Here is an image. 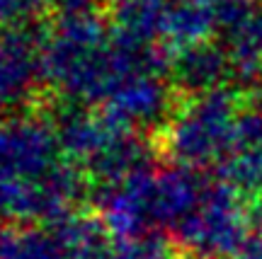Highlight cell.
<instances>
[{
	"instance_id": "1",
	"label": "cell",
	"mask_w": 262,
	"mask_h": 259,
	"mask_svg": "<svg viewBox=\"0 0 262 259\" xmlns=\"http://www.w3.org/2000/svg\"><path fill=\"white\" fill-rule=\"evenodd\" d=\"M61 143L34 121L0 126V221H56L80 194V177L58 155Z\"/></svg>"
},
{
	"instance_id": "2",
	"label": "cell",
	"mask_w": 262,
	"mask_h": 259,
	"mask_svg": "<svg viewBox=\"0 0 262 259\" xmlns=\"http://www.w3.org/2000/svg\"><path fill=\"white\" fill-rule=\"evenodd\" d=\"M250 218L233 184H206L202 201L172 232L196 259H233L248 245Z\"/></svg>"
},
{
	"instance_id": "3",
	"label": "cell",
	"mask_w": 262,
	"mask_h": 259,
	"mask_svg": "<svg viewBox=\"0 0 262 259\" xmlns=\"http://www.w3.org/2000/svg\"><path fill=\"white\" fill-rule=\"evenodd\" d=\"M233 129L231 100L221 95H206L172 124L168 133V150L185 167L209 165L226 155Z\"/></svg>"
},
{
	"instance_id": "4",
	"label": "cell",
	"mask_w": 262,
	"mask_h": 259,
	"mask_svg": "<svg viewBox=\"0 0 262 259\" xmlns=\"http://www.w3.org/2000/svg\"><path fill=\"white\" fill-rule=\"evenodd\" d=\"M206 182L187 167H175L150 175V218L153 228L175 232L202 201Z\"/></svg>"
},
{
	"instance_id": "5",
	"label": "cell",
	"mask_w": 262,
	"mask_h": 259,
	"mask_svg": "<svg viewBox=\"0 0 262 259\" xmlns=\"http://www.w3.org/2000/svg\"><path fill=\"white\" fill-rule=\"evenodd\" d=\"M0 259H73L61 218L0 225Z\"/></svg>"
},
{
	"instance_id": "6",
	"label": "cell",
	"mask_w": 262,
	"mask_h": 259,
	"mask_svg": "<svg viewBox=\"0 0 262 259\" xmlns=\"http://www.w3.org/2000/svg\"><path fill=\"white\" fill-rule=\"evenodd\" d=\"M226 182L235 189H262V116L248 114L235 121L224 155Z\"/></svg>"
},
{
	"instance_id": "7",
	"label": "cell",
	"mask_w": 262,
	"mask_h": 259,
	"mask_svg": "<svg viewBox=\"0 0 262 259\" xmlns=\"http://www.w3.org/2000/svg\"><path fill=\"white\" fill-rule=\"evenodd\" d=\"M216 19V10L209 8V3L204 0H185L182 5L170 12V17H165L163 29L170 34V39L175 44H189L204 34L211 27V22Z\"/></svg>"
},
{
	"instance_id": "8",
	"label": "cell",
	"mask_w": 262,
	"mask_h": 259,
	"mask_svg": "<svg viewBox=\"0 0 262 259\" xmlns=\"http://www.w3.org/2000/svg\"><path fill=\"white\" fill-rule=\"evenodd\" d=\"M29 51L27 46L12 39L0 44V109L19 92L29 78Z\"/></svg>"
},
{
	"instance_id": "9",
	"label": "cell",
	"mask_w": 262,
	"mask_h": 259,
	"mask_svg": "<svg viewBox=\"0 0 262 259\" xmlns=\"http://www.w3.org/2000/svg\"><path fill=\"white\" fill-rule=\"evenodd\" d=\"M224 58L211 49L192 46L187 56L182 54L180 61V80L189 87H209L216 83V75L221 73Z\"/></svg>"
},
{
	"instance_id": "10",
	"label": "cell",
	"mask_w": 262,
	"mask_h": 259,
	"mask_svg": "<svg viewBox=\"0 0 262 259\" xmlns=\"http://www.w3.org/2000/svg\"><path fill=\"white\" fill-rule=\"evenodd\" d=\"M107 259H175V252L170 250L165 240H160L158 235H136L119 240L110 250Z\"/></svg>"
},
{
	"instance_id": "11",
	"label": "cell",
	"mask_w": 262,
	"mask_h": 259,
	"mask_svg": "<svg viewBox=\"0 0 262 259\" xmlns=\"http://www.w3.org/2000/svg\"><path fill=\"white\" fill-rule=\"evenodd\" d=\"M41 8V0H0V22L22 25L32 19Z\"/></svg>"
},
{
	"instance_id": "12",
	"label": "cell",
	"mask_w": 262,
	"mask_h": 259,
	"mask_svg": "<svg viewBox=\"0 0 262 259\" xmlns=\"http://www.w3.org/2000/svg\"><path fill=\"white\" fill-rule=\"evenodd\" d=\"M233 259H262V240H250Z\"/></svg>"
},
{
	"instance_id": "13",
	"label": "cell",
	"mask_w": 262,
	"mask_h": 259,
	"mask_svg": "<svg viewBox=\"0 0 262 259\" xmlns=\"http://www.w3.org/2000/svg\"><path fill=\"white\" fill-rule=\"evenodd\" d=\"M56 5H61L63 10H73V12H78V10H83L90 0H54Z\"/></svg>"
}]
</instances>
